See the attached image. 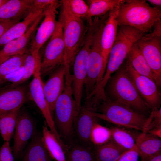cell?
<instances>
[{
  "instance_id": "cell-1",
  "label": "cell",
  "mask_w": 161,
  "mask_h": 161,
  "mask_svg": "<svg viewBox=\"0 0 161 161\" xmlns=\"http://www.w3.org/2000/svg\"><path fill=\"white\" fill-rule=\"evenodd\" d=\"M61 8L58 21L63 30L65 45L64 64L70 67L83 43L87 29L80 18L70 11L67 0L60 1Z\"/></svg>"
},
{
  "instance_id": "cell-2",
  "label": "cell",
  "mask_w": 161,
  "mask_h": 161,
  "mask_svg": "<svg viewBox=\"0 0 161 161\" xmlns=\"http://www.w3.org/2000/svg\"><path fill=\"white\" fill-rule=\"evenodd\" d=\"M161 19L160 7H151L146 1L125 0L120 7L117 18L118 26L134 27L145 33Z\"/></svg>"
},
{
  "instance_id": "cell-3",
  "label": "cell",
  "mask_w": 161,
  "mask_h": 161,
  "mask_svg": "<svg viewBox=\"0 0 161 161\" xmlns=\"http://www.w3.org/2000/svg\"><path fill=\"white\" fill-rule=\"evenodd\" d=\"M100 113L93 111V114L100 118L124 127L145 131L148 117L131 107L107 97L99 106Z\"/></svg>"
},
{
  "instance_id": "cell-4",
  "label": "cell",
  "mask_w": 161,
  "mask_h": 161,
  "mask_svg": "<svg viewBox=\"0 0 161 161\" xmlns=\"http://www.w3.org/2000/svg\"><path fill=\"white\" fill-rule=\"evenodd\" d=\"M72 79L69 68H67L64 88L56 102L54 111L53 119L56 129L60 136L66 139L72 135L75 121L78 114L72 92Z\"/></svg>"
},
{
  "instance_id": "cell-5",
  "label": "cell",
  "mask_w": 161,
  "mask_h": 161,
  "mask_svg": "<svg viewBox=\"0 0 161 161\" xmlns=\"http://www.w3.org/2000/svg\"><path fill=\"white\" fill-rule=\"evenodd\" d=\"M110 79L107 90L109 95L114 99L113 100L127 105L145 115L148 108L125 66H121L114 76Z\"/></svg>"
},
{
  "instance_id": "cell-6",
  "label": "cell",
  "mask_w": 161,
  "mask_h": 161,
  "mask_svg": "<svg viewBox=\"0 0 161 161\" xmlns=\"http://www.w3.org/2000/svg\"><path fill=\"white\" fill-rule=\"evenodd\" d=\"M105 22L100 26L96 32L87 58L86 76L84 84L86 97L100 83L104 74L103 71L100 40Z\"/></svg>"
},
{
  "instance_id": "cell-7",
  "label": "cell",
  "mask_w": 161,
  "mask_h": 161,
  "mask_svg": "<svg viewBox=\"0 0 161 161\" xmlns=\"http://www.w3.org/2000/svg\"><path fill=\"white\" fill-rule=\"evenodd\" d=\"M93 40L91 35L86 36L73 62L72 88L78 114L81 107L83 89L86 76L87 61Z\"/></svg>"
},
{
  "instance_id": "cell-8",
  "label": "cell",
  "mask_w": 161,
  "mask_h": 161,
  "mask_svg": "<svg viewBox=\"0 0 161 161\" xmlns=\"http://www.w3.org/2000/svg\"><path fill=\"white\" fill-rule=\"evenodd\" d=\"M65 50L62 27L57 21L55 30L44 50L41 61V75L50 74L58 67L64 64Z\"/></svg>"
},
{
  "instance_id": "cell-9",
  "label": "cell",
  "mask_w": 161,
  "mask_h": 161,
  "mask_svg": "<svg viewBox=\"0 0 161 161\" xmlns=\"http://www.w3.org/2000/svg\"><path fill=\"white\" fill-rule=\"evenodd\" d=\"M136 44L151 70L157 87L161 86V37L143 35Z\"/></svg>"
},
{
  "instance_id": "cell-10",
  "label": "cell",
  "mask_w": 161,
  "mask_h": 161,
  "mask_svg": "<svg viewBox=\"0 0 161 161\" xmlns=\"http://www.w3.org/2000/svg\"><path fill=\"white\" fill-rule=\"evenodd\" d=\"M126 71L148 109L160 108L161 96L155 82L149 78L140 74L126 62Z\"/></svg>"
},
{
  "instance_id": "cell-11",
  "label": "cell",
  "mask_w": 161,
  "mask_h": 161,
  "mask_svg": "<svg viewBox=\"0 0 161 161\" xmlns=\"http://www.w3.org/2000/svg\"><path fill=\"white\" fill-rule=\"evenodd\" d=\"M30 100L29 85L24 83L17 86L11 84L0 89V118Z\"/></svg>"
},
{
  "instance_id": "cell-12",
  "label": "cell",
  "mask_w": 161,
  "mask_h": 161,
  "mask_svg": "<svg viewBox=\"0 0 161 161\" xmlns=\"http://www.w3.org/2000/svg\"><path fill=\"white\" fill-rule=\"evenodd\" d=\"M33 75V78L29 85L32 100L35 102L40 110L50 131L54 134L59 142L62 143V141L56 128L53 116L44 93L43 82L41 78L40 71L36 72Z\"/></svg>"
},
{
  "instance_id": "cell-13",
  "label": "cell",
  "mask_w": 161,
  "mask_h": 161,
  "mask_svg": "<svg viewBox=\"0 0 161 161\" xmlns=\"http://www.w3.org/2000/svg\"><path fill=\"white\" fill-rule=\"evenodd\" d=\"M15 129L13 155L17 158L21 155L27 141L36 132L32 119L27 112L21 109L17 116Z\"/></svg>"
},
{
  "instance_id": "cell-14",
  "label": "cell",
  "mask_w": 161,
  "mask_h": 161,
  "mask_svg": "<svg viewBox=\"0 0 161 161\" xmlns=\"http://www.w3.org/2000/svg\"><path fill=\"white\" fill-rule=\"evenodd\" d=\"M60 5L59 1L43 10L44 18L31 42L30 52L36 50L39 51L54 33L57 24L56 19L57 9Z\"/></svg>"
},
{
  "instance_id": "cell-15",
  "label": "cell",
  "mask_w": 161,
  "mask_h": 161,
  "mask_svg": "<svg viewBox=\"0 0 161 161\" xmlns=\"http://www.w3.org/2000/svg\"><path fill=\"white\" fill-rule=\"evenodd\" d=\"M68 67L69 66L64 64L61 65L53 71L47 80L43 82L44 93L53 116L56 102L64 88L65 74Z\"/></svg>"
},
{
  "instance_id": "cell-16",
  "label": "cell",
  "mask_w": 161,
  "mask_h": 161,
  "mask_svg": "<svg viewBox=\"0 0 161 161\" xmlns=\"http://www.w3.org/2000/svg\"><path fill=\"white\" fill-rule=\"evenodd\" d=\"M44 17L43 13L23 35L4 46L3 49L0 50V62L14 55L25 53L35 35L38 24Z\"/></svg>"
},
{
  "instance_id": "cell-17",
  "label": "cell",
  "mask_w": 161,
  "mask_h": 161,
  "mask_svg": "<svg viewBox=\"0 0 161 161\" xmlns=\"http://www.w3.org/2000/svg\"><path fill=\"white\" fill-rule=\"evenodd\" d=\"M121 5L109 12L108 18L102 32L100 43L103 59V70L104 72L106 71L109 53L116 38L118 26L117 18Z\"/></svg>"
},
{
  "instance_id": "cell-18",
  "label": "cell",
  "mask_w": 161,
  "mask_h": 161,
  "mask_svg": "<svg viewBox=\"0 0 161 161\" xmlns=\"http://www.w3.org/2000/svg\"><path fill=\"white\" fill-rule=\"evenodd\" d=\"M33 1L7 0L0 7V22L25 18L32 9Z\"/></svg>"
},
{
  "instance_id": "cell-19",
  "label": "cell",
  "mask_w": 161,
  "mask_h": 161,
  "mask_svg": "<svg viewBox=\"0 0 161 161\" xmlns=\"http://www.w3.org/2000/svg\"><path fill=\"white\" fill-rule=\"evenodd\" d=\"M93 111L86 104L81 106L74 124L79 139L88 143L91 142L90 135L93 127L97 123L98 118L93 114Z\"/></svg>"
},
{
  "instance_id": "cell-20",
  "label": "cell",
  "mask_w": 161,
  "mask_h": 161,
  "mask_svg": "<svg viewBox=\"0 0 161 161\" xmlns=\"http://www.w3.org/2000/svg\"><path fill=\"white\" fill-rule=\"evenodd\" d=\"M43 10L32 9L23 20L14 24L0 37V47L23 35L35 20L43 13Z\"/></svg>"
},
{
  "instance_id": "cell-21",
  "label": "cell",
  "mask_w": 161,
  "mask_h": 161,
  "mask_svg": "<svg viewBox=\"0 0 161 161\" xmlns=\"http://www.w3.org/2000/svg\"><path fill=\"white\" fill-rule=\"evenodd\" d=\"M31 138L24 153L23 161H52L42 134L36 132Z\"/></svg>"
},
{
  "instance_id": "cell-22",
  "label": "cell",
  "mask_w": 161,
  "mask_h": 161,
  "mask_svg": "<svg viewBox=\"0 0 161 161\" xmlns=\"http://www.w3.org/2000/svg\"><path fill=\"white\" fill-rule=\"evenodd\" d=\"M135 143L141 158L161 152V138L148 132H142L135 139Z\"/></svg>"
},
{
  "instance_id": "cell-23",
  "label": "cell",
  "mask_w": 161,
  "mask_h": 161,
  "mask_svg": "<svg viewBox=\"0 0 161 161\" xmlns=\"http://www.w3.org/2000/svg\"><path fill=\"white\" fill-rule=\"evenodd\" d=\"M126 62L130 64L138 73L154 81L152 72L135 43L131 47L126 57Z\"/></svg>"
},
{
  "instance_id": "cell-24",
  "label": "cell",
  "mask_w": 161,
  "mask_h": 161,
  "mask_svg": "<svg viewBox=\"0 0 161 161\" xmlns=\"http://www.w3.org/2000/svg\"><path fill=\"white\" fill-rule=\"evenodd\" d=\"M42 136L44 143L51 157L56 161H67L62 146L46 124L43 126Z\"/></svg>"
},
{
  "instance_id": "cell-25",
  "label": "cell",
  "mask_w": 161,
  "mask_h": 161,
  "mask_svg": "<svg viewBox=\"0 0 161 161\" xmlns=\"http://www.w3.org/2000/svg\"><path fill=\"white\" fill-rule=\"evenodd\" d=\"M125 151L112 139L94 150L96 161H115Z\"/></svg>"
},
{
  "instance_id": "cell-26",
  "label": "cell",
  "mask_w": 161,
  "mask_h": 161,
  "mask_svg": "<svg viewBox=\"0 0 161 161\" xmlns=\"http://www.w3.org/2000/svg\"><path fill=\"white\" fill-rule=\"evenodd\" d=\"M125 1L123 0H88L89 11L86 19L89 20L93 16H103Z\"/></svg>"
},
{
  "instance_id": "cell-27",
  "label": "cell",
  "mask_w": 161,
  "mask_h": 161,
  "mask_svg": "<svg viewBox=\"0 0 161 161\" xmlns=\"http://www.w3.org/2000/svg\"><path fill=\"white\" fill-rule=\"evenodd\" d=\"M39 50H36L30 52L25 58L24 66V75L18 82L12 83L13 86H17L24 83L32 75L38 71H40L41 61L39 55Z\"/></svg>"
},
{
  "instance_id": "cell-28",
  "label": "cell",
  "mask_w": 161,
  "mask_h": 161,
  "mask_svg": "<svg viewBox=\"0 0 161 161\" xmlns=\"http://www.w3.org/2000/svg\"><path fill=\"white\" fill-rule=\"evenodd\" d=\"M21 108H16L0 118V131L5 141L9 142L14 134L17 116Z\"/></svg>"
},
{
  "instance_id": "cell-29",
  "label": "cell",
  "mask_w": 161,
  "mask_h": 161,
  "mask_svg": "<svg viewBox=\"0 0 161 161\" xmlns=\"http://www.w3.org/2000/svg\"><path fill=\"white\" fill-rule=\"evenodd\" d=\"M64 153L67 161H96L94 150L88 146L67 147Z\"/></svg>"
},
{
  "instance_id": "cell-30",
  "label": "cell",
  "mask_w": 161,
  "mask_h": 161,
  "mask_svg": "<svg viewBox=\"0 0 161 161\" xmlns=\"http://www.w3.org/2000/svg\"><path fill=\"white\" fill-rule=\"evenodd\" d=\"M110 129L112 139L126 151L136 147L134 137L127 130L118 127H113Z\"/></svg>"
},
{
  "instance_id": "cell-31",
  "label": "cell",
  "mask_w": 161,
  "mask_h": 161,
  "mask_svg": "<svg viewBox=\"0 0 161 161\" xmlns=\"http://www.w3.org/2000/svg\"><path fill=\"white\" fill-rule=\"evenodd\" d=\"M27 55L25 53L14 55L0 64V84L6 75L24 66Z\"/></svg>"
},
{
  "instance_id": "cell-32",
  "label": "cell",
  "mask_w": 161,
  "mask_h": 161,
  "mask_svg": "<svg viewBox=\"0 0 161 161\" xmlns=\"http://www.w3.org/2000/svg\"><path fill=\"white\" fill-rule=\"evenodd\" d=\"M111 139V133L110 129L103 126L98 123L94 125L91 133L90 141L95 146L105 144Z\"/></svg>"
},
{
  "instance_id": "cell-33",
  "label": "cell",
  "mask_w": 161,
  "mask_h": 161,
  "mask_svg": "<svg viewBox=\"0 0 161 161\" xmlns=\"http://www.w3.org/2000/svg\"><path fill=\"white\" fill-rule=\"evenodd\" d=\"M69 9L75 16L81 19H86L89 7L83 0H67Z\"/></svg>"
},
{
  "instance_id": "cell-34",
  "label": "cell",
  "mask_w": 161,
  "mask_h": 161,
  "mask_svg": "<svg viewBox=\"0 0 161 161\" xmlns=\"http://www.w3.org/2000/svg\"><path fill=\"white\" fill-rule=\"evenodd\" d=\"M24 72V67L23 66L6 75L3 78L1 84L6 82H10L12 83L18 82L22 77Z\"/></svg>"
},
{
  "instance_id": "cell-35",
  "label": "cell",
  "mask_w": 161,
  "mask_h": 161,
  "mask_svg": "<svg viewBox=\"0 0 161 161\" xmlns=\"http://www.w3.org/2000/svg\"><path fill=\"white\" fill-rule=\"evenodd\" d=\"M139 154L137 146L125 151L115 161H138Z\"/></svg>"
},
{
  "instance_id": "cell-36",
  "label": "cell",
  "mask_w": 161,
  "mask_h": 161,
  "mask_svg": "<svg viewBox=\"0 0 161 161\" xmlns=\"http://www.w3.org/2000/svg\"><path fill=\"white\" fill-rule=\"evenodd\" d=\"M0 157L1 161H14L9 142L5 141L1 147Z\"/></svg>"
},
{
  "instance_id": "cell-37",
  "label": "cell",
  "mask_w": 161,
  "mask_h": 161,
  "mask_svg": "<svg viewBox=\"0 0 161 161\" xmlns=\"http://www.w3.org/2000/svg\"><path fill=\"white\" fill-rule=\"evenodd\" d=\"M59 1L56 0H33L32 9L44 10L49 6Z\"/></svg>"
},
{
  "instance_id": "cell-38",
  "label": "cell",
  "mask_w": 161,
  "mask_h": 161,
  "mask_svg": "<svg viewBox=\"0 0 161 161\" xmlns=\"http://www.w3.org/2000/svg\"><path fill=\"white\" fill-rule=\"evenodd\" d=\"M154 30L153 32L148 34L144 35L147 37H161V19L156 21L154 24Z\"/></svg>"
},
{
  "instance_id": "cell-39",
  "label": "cell",
  "mask_w": 161,
  "mask_h": 161,
  "mask_svg": "<svg viewBox=\"0 0 161 161\" xmlns=\"http://www.w3.org/2000/svg\"><path fill=\"white\" fill-rule=\"evenodd\" d=\"M19 21L18 20H13L0 22V37L9 28Z\"/></svg>"
},
{
  "instance_id": "cell-40",
  "label": "cell",
  "mask_w": 161,
  "mask_h": 161,
  "mask_svg": "<svg viewBox=\"0 0 161 161\" xmlns=\"http://www.w3.org/2000/svg\"><path fill=\"white\" fill-rule=\"evenodd\" d=\"M141 158V161H161V152L152 156Z\"/></svg>"
},
{
  "instance_id": "cell-41",
  "label": "cell",
  "mask_w": 161,
  "mask_h": 161,
  "mask_svg": "<svg viewBox=\"0 0 161 161\" xmlns=\"http://www.w3.org/2000/svg\"><path fill=\"white\" fill-rule=\"evenodd\" d=\"M147 132H148L161 138V127L151 129Z\"/></svg>"
},
{
  "instance_id": "cell-42",
  "label": "cell",
  "mask_w": 161,
  "mask_h": 161,
  "mask_svg": "<svg viewBox=\"0 0 161 161\" xmlns=\"http://www.w3.org/2000/svg\"><path fill=\"white\" fill-rule=\"evenodd\" d=\"M147 1L150 3L156 6L157 7H161V0H148Z\"/></svg>"
},
{
  "instance_id": "cell-43",
  "label": "cell",
  "mask_w": 161,
  "mask_h": 161,
  "mask_svg": "<svg viewBox=\"0 0 161 161\" xmlns=\"http://www.w3.org/2000/svg\"><path fill=\"white\" fill-rule=\"evenodd\" d=\"M7 0H0V7Z\"/></svg>"
},
{
  "instance_id": "cell-44",
  "label": "cell",
  "mask_w": 161,
  "mask_h": 161,
  "mask_svg": "<svg viewBox=\"0 0 161 161\" xmlns=\"http://www.w3.org/2000/svg\"><path fill=\"white\" fill-rule=\"evenodd\" d=\"M0 161H1V159H0Z\"/></svg>"
}]
</instances>
